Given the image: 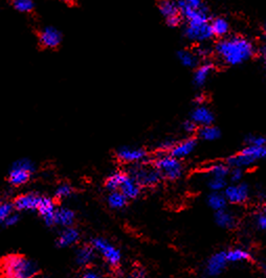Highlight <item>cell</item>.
<instances>
[{"label": "cell", "mask_w": 266, "mask_h": 278, "mask_svg": "<svg viewBox=\"0 0 266 278\" xmlns=\"http://www.w3.org/2000/svg\"><path fill=\"white\" fill-rule=\"evenodd\" d=\"M215 53L221 62L237 66L248 62L254 56L255 46L245 37L230 36L217 42Z\"/></svg>", "instance_id": "obj_1"}, {"label": "cell", "mask_w": 266, "mask_h": 278, "mask_svg": "<svg viewBox=\"0 0 266 278\" xmlns=\"http://www.w3.org/2000/svg\"><path fill=\"white\" fill-rule=\"evenodd\" d=\"M182 19L185 20V36L192 42H206L213 38L210 17L206 8L193 9L177 2Z\"/></svg>", "instance_id": "obj_2"}, {"label": "cell", "mask_w": 266, "mask_h": 278, "mask_svg": "<svg viewBox=\"0 0 266 278\" xmlns=\"http://www.w3.org/2000/svg\"><path fill=\"white\" fill-rule=\"evenodd\" d=\"M39 272L38 265L21 254H10L0 260V278H34Z\"/></svg>", "instance_id": "obj_3"}, {"label": "cell", "mask_w": 266, "mask_h": 278, "mask_svg": "<svg viewBox=\"0 0 266 278\" xmlns=\"http://www.w3.org/2000/svg\"><path fill=\"white\" fill-rule=\"evenodd\" d=\"M266 158V146H248L239 154L234 155L228 159V165L234 168L250 167L256 161Z\"/></svg>", "instance_id": "obj_4"}, {"label": "cell", "mask_w": 266, "mask_h": 278, "mask_svg": "<svg viewBox=\"0 0 266 278\" xmlns=\"http://www.w3.org/2000/svg\"><path fill=\"white\" fill-rule=\"evenodd\" d=\"M154 167L159 170L162 176L171 180H175L181 177L183 173L181 161L172 155H161L155 160Z\"/></svg>", "instance_id": "obj_5"}, {"label": "cell", "mask_w": 266, "mask_h": 278, "mask_svg": "<svg viewBox=\"0 0 266 278\" xmlns=\"http://www.w3.org/2000/svg\"><path fill=\"white\" fill-rule=\"evenodd\" d=\"M130 176L135 178L140 185L152 187L160 182L162 179V174L157 168L149 166H136L130 170Z\"/></svg>", "instance_id": "obj_6"}, {"label": "cell", "mask_w": 266, "mask_h": 278, "mask_svg": "<svg viewBox=\"0 0 266 278\" xmlns=\"http://www.w3.org/2000/svg\"><path fill=\"white\" fill-rule=\"evenodd\" d=\"M91 245L95 250L99 251L102 254V257L106 260V262L110 266L115 267L120 264L122 259L120 250L117 249L112 244H109L106 240L102 238H96L92 240Z\"/></svg>", "instance_id": "obj_7"}, {"label": "cell", "mask_w": 266, "mask_h": 278, "mask_svg": "<svg viewBox=\"0 0 266 278\" xmlns=\"http://www.w3.org/2000/svg\"><path fill=\"white\" fill-rule=\"evenodd\" d=\"M38 42L44 50H56L62 43V33L55 27H44L38 34Z\"/></svg>", "instance_id": "obj_8"}, {"label": "cell", "mask_w": 266, "mask_h": 278, "mask_svg": "<svg viewBox=\"0 0 266 278\" xmlns=\"http://www.w3.org/2000/svg\"><path fill=\"white\" fill-rule=\"evenodd\" d=\"M159 11L166 19L167 25L171 28H176L181 25L182 16L179 5L173 0H160Z\"/></svg>", "instance_id": "obj_9"}, {"label": "cell", "mask_w": 266, "mask_h": 278, "mask_svg": "<svg viewBox=\"0 0 266 278\" xmlns=\"http://www.w3.org/2000/svg\"><path fill=\"white\" fill-rule=\"evenodd\" d=\"M41 196L36 193H28L17 196L12 204L14 210L17 212H29V211H37Z\"/></svg>", "instance_id": "obj_10"}, {"label": "cell", "mask_w": 266, "mask_h": 278, "mask_svg": "<svg viewBox=\"0 0 266 278\" xmlns=\"http://www.w3.org/2000/svg\"><path fill=\"white\" fill-rule=\"evenodd\" d=\"M191 121H193L197 126H209L214 123V114L208 106L199 104L191 112Z\"/></svg>", "instance_id": "obj_11"}, {"label": "cell", "mask_w": 266, "mask_h": 278, "mask_svg": "<svg viewBox=\"0 0 266 278\" xmlns=\"http://www.w3.org/2000/svg\"><path fill=\"white\" fill-rule=\"evenodd\" d=\"M117 157L119 160L128 164H138L146 159L147 153L145 150L140 148L123 147L117 151Z\"/></svg>", "instance_id": "obj_12"}, {"label": "cell", "mask_w": 266, "mask_h": 278, "mask_svg": "<svg viewBox=\"0 0 266 278\" xmlns=\"http://www.w3.org/2000/svg\"><path fill=\"white\" fill-rule=\"evenodd\" d=\"M249 197V188L247 184L232 185L226 189L225 198L231 203H243Z\"/></svg>", "instance_id": "obj_13"}, {"label": "cell", "mask_w": 266, "mask_h": 278, "mask_svg": "<svg viewBox=\"0 0 266 278\" xmlns=\"http://www.w3.org/2000/svg\"><path fill=\"white\" fill-rule=\"evenodd\" d=\"M214 72V65L211 62H205L196 67L193 81L197 87H204Z\"/></svg>", "instance_id": "obj_14"}, {"label": "cell", "mask_w": 266, "mask_h": 278, "mask_svg": "<svg viewBox=\"0 0 266 278\" xmlns=\"http://www.w3.org/2000/svg\"><path fill=\"white\" fill-rule=\"evenodd\" d=\"M196 148V141L194 138H188L177 144H174L170 150V155L181 159L189 156Z\"/></svg>", "instance_id": "obj_15"}, {"label": "cell", "mask_w": 266, "mask_h": 278, "mask_svg": "<svg viewBox=\"0 0 266 278\" xmlns=\"http://www.w3.org/2000/svg\"><path fill=\"white\" fill-rule=\"evenodd\" d=\"M227 263L228 260L226 257V252H219L209 260L207 265V272L212 276H216L225 270Z\"/></svg>", "instance_id": "obj_16"}, {"label": "cell", "mask_w": 266, "mask_h": 278, "mask_svg": "<svg viewBox=\"0 0 266 278\" xmlns=\"http://www.w3.org/2000/svg\"><path fill=\"white\" fill-rule=\"evenodd\" d=\"M79 239H80V234L76 228L66 227L58 237L56 244L60 248H65L77 243Z\"/></svg>", "instance_id": "obj_17"}, {"label": "cell", "mask_w": 266, "mask_h": 278, "mask_svg": "<svg viewBox=\"0 0 266 278\" xmlns=\"http://www.w3.org/2000/svg\"><path fill=\"white\" fill-rule=\"evenodd\" d=\"M120 192L127 199H136L137 197H139V195L141 193V185L139 184V182L135 178H132L131 176L127 175L126 179L124 180V182L121 185Z\"/></svg>", "instance_id": "obj_18"}, {"label": "cell", "mask_w": 266, "mask_h": 278, "mask_svg": "<svg viewBox=\"0 0 266 278\" xmlns=\"http://www.w3.org/2000/svg\"><path fill=\"white\" fill-rule=\"evenodd\" d=\"M31 176L32 172L30 171L12 167L8 176V181L10 184L14 185V187H21V185H24L30 181Z\"/></svg>", "instance_id": "obj_19"}, {"label": "cell", "mask_w": 266, "mask_h": 278, "mask_svg": "<svg viewBox=\"0 0 266 278\" xmlns=\"http://www.w3.org/2000/svg\"><path fill=\"white\" fill-rule=\"evenodd\" d=\"M210 26L213 37L223 39L227 37L230 32V23L226 18L223 17H217L215 19H212L210 21Z\"/></svg>", "instance_id": "obj_20"}, {"label": "cell", "mask_w": 266, "mask_h": 278, "mask_svg": "<svg viewBox=\"0 0 266 278\" xmlns=\"http://www.w3.org/2000/svg\"><path fill=\"white\" fill-rule=\"evenodd\" d=\"M75 213L69 208H59L55 212L56 225H60L62 227H72L75 222Z\"/></svg>", "instance_id": "obj_21"}, {"label": "cell", "mask_w": 266, "mask_h": 278, "mask_svg": "<svg viewBox=\"0 0 266 278\" xmlns=\"http://www.w3.org/2000/svg\"><path fill=\"white\" fill-rule=\"evenodd\" d=\"M95 258V249L92 247V245H86L81 247L77 252V264L85 267L90 265Z\"/></svg>", "instance_id": "obj_22"}, {"label": "cell", "mask_w": 266, "mask_h": 278, "mask_svg": "<svg viewBox=\"0 0 266 278\" xmlns=\"http://www.w3.org/2000/svg\"><path fill=\"white\" fill-rule=\"evenodd\" d=\"M37 211L42 218H46L48 216L55 214L56 204H55L54 200L49 197H41L38 207H37Z\"/></svg>", "instance_id": "obj_23"}, {"label": "cell", "mask_w": 266, "mask_h": 278, "mask_svg": "<svg viewBox=\"0 0 266 278\" xmlns=\"http://www.w3.org/2000/svg\"><path fill=\"white\" fill-rule=\"evenodd\" d=\"M177 58H179L180 62L185 66L189 68H195L199 65V57L196 53L183 50L177 54Z\"/></svg>", "instance_id": "obj_24"}, {"label": "cell", "mask_w": 266, "mask_h": 278, "mask_svg": "<svg viewBox=\"0 0 266 278\" xmlns=\"http://www.w3.org/2000/svg\"><path fill=\"white\" fill-rule=\"evenodd\" d=\"M126 177H127V174H125L123 172H116L113 175H110L105 182L106 189L112 191V192L120 190L121 185L124 182V180L126 179Z\"/></svg>", "instance_id": "obj_25"}, {"label": "cell", "mask_w": 266, "mask_h": 278, "mask_svg": "<svg viewBox=\"0 0 266 278\" xmlns=\"http://www.w3.org/2000/svg\"><path fill=\"white\" fill-rule=\"evenodd\" d=\"M198 136L204 139V141L214 142L220 137V130L213 125L204 126L198 130Z\"/></svg>", "instance_id": "obj_26"}, {"label": "cell", "mask_w": 266, "mask_h": 278, "mask_svg": "<svg viewBox=\"0 0 266 278\" xmlns=\"http://www.w3.org/2000/svg\"><path fill=\"white\" fill-rule=\"evenodd\" d=\"M216 223L224 228L232 229L236 226V219L234 218L233 215L229 214L228 212L221 210L218 211L216 214Z\"/></svg>", "instance_id": "obj_27"}, {"label": "cell", "mask_w": 266, "mask_h": 278, "mask_svg": "<svg viewBox=\"0 0 266 278\" xmlns=\"http://www.w3.org/2000/svg\"><path fill=\"white\" fill-rule=\"evenodd\" d=\"M12 7L19 13L30 14L36 8L35 0H12Z\"/></svg>", "instance_id": "obj_28"}, {"label": "cell", "mask_w": 266, "mask_h": 278, "mask_svg": "<svg viewBox=\"0 0 266 278\" xmlns=\"http://www.w3.org/2000/svg\"><path fill=\"white\" fill-rule=\"evenodd\" d=\"M127 200L128 199L120 191H115L110 193L108 197V204L115 210H121L127 204Z\"/></svg>", "instance_id": "obj_29"}, {"label": "cell", "mask_w": 266, "mask_h": 278, "mask_svg": "<svg viewBox=\"0 0 266 278\" xmlns=\"http://www.w3.org/2000/svg\"><path fill=\"white\" fill-rule=\"evenodd\" d=\"M226 257L228 262L238 263L248 261L250 259V253L243 249H233L226 252Z\"/></svg>", "instance_id": "obj_30"}, {"label": "cell", "mask_w": 266, "mask_h": 278, "mask_svg": "<svg viewBox=\"0 0 266 278\" xmlns=\"http://www.w3.org/2000/svg\"><path fill=\"white\" fill-rule=\"evenodd\" d=\"M208 203H209V205H210V207L212 208V210L218 212V211L224 210V208L226 207L227 199L225 198V196H223L219 193H214L209 197Z\"/></svg>", "instance_id": "obj_31"}, {"label": "cell", "mask_w": 266, "mask_h": 278, "mask_svg": "<svg viewBox=\"0 0 266 278\" xmlns=\"http://www.w3.org/2000/svg\"><path fill=\"white\" fill-rule=\"evenodd\" d=\"M74 189L72 185L68 182H64V183H61L59 187L57 188L56 190V198L59 199V200H63V199H66L71 197L73 194H74Z\"/></svg>", "instance_id": "obj_32"}, {"label": "cell", "mask_w": 266, "mask_h": 278, "mask_svg": "<svg viewBox=\"0 0 266 278\" xmlns=\"http://www.w3.org/2000/svg\"><path fill=\"white\" fill-rule=\"evenodd\" d=\"M14 211V206L11 202H0V224L5 223Z\"/></svg>", "instance_id": "obj_33"}, {"label": "cell", "mask_w": 266, "mask_h": 278, "mask_svg": "<svg viewBox=\"0 0 266 278\" xmlns=\"http://www.w3.org/2000/svg\"><path fill=\"white\" fill-rule=\"evenodd\" d=\"M209 173L212 177H219V178H226L229 175V168L223 164H217L210 168Z\"/></svg>", "instance_id": "obj_34"}, {"label": "cell", "mask_w": 266, "mask_h": 278, "mask_svg": "<svg viewBox=\"0 0 266 278\" xmlns=\"http://www.w3.org/2000/svg\"><path fill=\"white\" fill-rule=\"evenodd\" d=\"M226 180L225 178H219V177H212L210 182H209V187L212 191L218 193L219 191L226 189Z\"/></svg>", "instance_id": "obj_35"}, {"label": "cell", "mask_w": 266, "mask_h": 278, "mask_svg": "<svg viewBox=\"0 0 266 278\" xmlns=\"http://www.w3.org/2000/svg\"><path fill=\"white\" fill-rule=\"evenodd\" d=\"M13 167H16V168H20V169H24V170H27V171H30V172H34L35 171V167H34V164L30 160V159H19L17 161L14 162Z\"/></svg>", "instance_id": "obj_36"}, {"label": "cell", "mask_w": 266, "mask_h": 278, "mask_svg": "<svg viewBox=\"0 0 266 278\" xmlns=\"http://www.w3.org/2000/svg\"><path fill=\"white\" fill-rule=\"evenodd\" d=\"M248 146H257V147H263L266 146V138L262 136H255L251 135L247 138Z\"/></svg>", "instance_id": "obj_37"}, {"label": "cell", "mask_w": 266, "mask_h": 278, "mask_svg": "<svg viewBox=\"0 0 266 278\" xmlns=\"http://www.w3.org/2000/svg\"><path fill=\"white\" fill-rule=\"evenodd\" d=\"M197 125L193 122V121H187V122H185V124H184V130L187 132V133H194V132H196L197 131Z\"/></svg>", "instance_id": "obj_38"}, {"label": "cell", "mask_w": 266, "mask_h": 278, "mask_svg": "<svg viewBox=\"0 0 266 278\" xmlns=\"http://www.w3.org/2000/svg\"><path fill=\"white\" fill-rule=\"evenodd\" d=\"M18 221H19V216H18V215H15V214H12L11 216H9V218L5 221L4 224H5L6 226L11 227V226L16 225V224L18 223Z\"/></svg>", "instance_id": "obj_39"}, {"label": "cell", "mask_w": 266, "mask_h": 278, "mask_svg": "<svg viewBox=\"0 0 266 278\" xmlns=\"http://www.w3.org/2000/svg\"><path fill=\"white\" fill-rule=\"evenodd\" d=\"M231 178L235 182H238V181L241 180V178H242V171L240 170V168H235L231 172Z\"/></svg>", "instance_id": "obj_40"}, {"label": "cell", "mask_w": 266, "mask_h": 278, "mask_svg": "<svg viewBox=\"0 0 266 278\" xmlns=\"http://www.w3.org/2000/svg\"><path fill=\"white\" fill-rule=\"evenodd\" d=\"M125 278H146L145 273L143 271H135L132 274H130L128 277Z\"/></svg>", "instance_id": "obj_41"}, {"label": "cell", "mask_w": 266, "mask_h": 278, "mask_svg": "<svg viewBox=\"0 0 266 278\" xmlns=\"http://www.w3.org/2000/svg\"><path fill=\"white\" fill-rule=\"evenodd\" d=\"M258 222H259V225L261 226V228L266 230V211L260 216Z\"/></svg>", "instance_id": "obj_42"}, {"label": "cell", "mask_w": 266, "mask_h": 278, "mask_svg": "<svg viewBox=\"0 0 266 278\" xmlns=\"http://www.w3.org/2000/svg\"><path fill=\"white\" fill-rule=\"evenodd\" d=\"M81 278H100V276L95 272H87Z\"/></svg>", "instance_id": "obj_43"}, {"label": "cell", "mask_w": 266, "mask_h": 278, "mask_svg": "<svg viewBox=\"0 0 266 278\" xmlns=\"http://www.w3.org/2000/svg\"><path fill=\"white\" fill-rule=\"evenodd\" d=\"M261 55H262V59H263V62L266 66V45H264L262 50H261Z\"/></svg>", "instance_id": "obj_44"}, {"label": "cell", "mask_w": 266, "mask_h": 278, "mask_svg": "<svg viewBox=\"0 0 266 278\" xmlns=\"http://www.w3.org/2000/svg\"><path fill=\"white\" fill-rule=\"evenodd\" d=\"M61 2L65 3V4H69V5H72L75 3V0H61Z\"/></svg>", "instance_id": "obj_45"}, {"label": "cell", "mask_w": 266, "mask_h": 278, "mask_svg": "<svg viewBox=\"0 0 266 278\" xmlns=\"http://www.w3.org/2000/svg\"><path fill=\"white\" fill-rule=\"evenodd\" d=\"M264 33H265V45H266V21L264 23Z\"/></svg>", "instance_id": "obj_46"}]
</instances>
